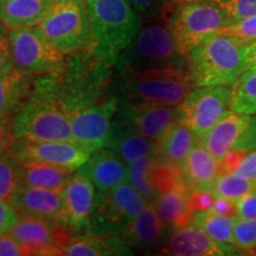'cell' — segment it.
<instances>
[{"label": "cell", "instance_id": "cell-12", "mask_svg": "<svg viewBox=\"0 0 256 256\" xmlns=\"http://www.w3.org/2000/svg\"><path fill=\"white\" fill-rule=\"evenodd\" d=\"M12 152L18 160L46 162L76 172L87 162L92 151L74 140L26 142L16 140Z\"/></svg>", "mask_w": 256, "mask_h": 256}, {"label": "cell", "instance_id": "cell-25", "mask_svg": "<svg viewBox=\"0 0 256 256\" xmlns=\"http://www.w3.org/2000/svg\"><path fill=\"white\" fill-rule=\"evenodd\" d=\"M55 0H2L0 20L6 28L36 26Z\"/></svg>", "mask_w": 256, "mask_h": 256}, {"label": "cell", "instance_id": "cell-30", "mask_svg": "<svg viewBox=\"0 0 256 256\" xmlns=\"http://www.w3.org/2000/svg\"><path fill=\"white\" fill-rule=\"evenodd\" d=\"M156 160V153L134 160L127 165V180L136 188L148 203H153L159 192L151 180V171Z\"/></svg>", "mask_w": 256, "mask_h": 256}, {"label": "cell", "instance_id": "cell-41", "mask_svg": "<svg viewBox=\"0 0 256 256\" xmlns=\"http://www.w3.org/2000/svg\"><path fill=\"white\" fill-rule=\"evenodd\" d=\"M25 254L24 248L11 232L0 236V256H20Z\"/></svg>", "mask_w": 256, "mask_h": 256}, {"label": "cell", "instance_id": "cell-6", "mask_svg": "<svg viewBox=\"0 0 256 256\" xmlns=\"http://www.w3.org/2000/svg\"><path fill=\"white\" fill-rule=\"evenodd\" d=\"M229 24L228 16L215 0L177 4L166 22L185 56L194 46L220 34V30Z\"/></svg>", "mask_w": 256, "mask_h": 256}, {"label": "cell", "instance_id": "cell-20", "mask_svg": "<svg viewBox=\"0 0 256 256\" xmlns=\"http://www.w3.org/2000/svg\"><path fill=\"white\" fill-rule=\"evenodd\" d=\"M191 192L192 188L183 177L177 185L159 194L156 198L153 204L166 226L178 229L190 224L194 214L190 204Z\"/></svg>", "mask_w": 256, "mask_h": 256}, {"label": "cell", "instance_id": "cell-44", "mask_svg": "<svg viewBox=\"0 0 256 256\" xmlns=\"http://www.w3.org/2000/svg\"><path fill=\"white\" fill-rule=\"evenodd\" d=\"M210 210L212 212L220 214V215L238 217V200L224 197H216Z\"/></svg>", "mask_w": 256, "mask_h": 256}, {"label": "cell", "instance_id": "cell-32", "mask_svg": "<svg viewBox=\"0 0 256 256\" xmlns=\"http://www.w3.org/2000/svg\"><path fill=\"white\" fill-rule=\"evenodd\" d=\"M18 186V159L12 151L0 153V198L11 203Z\"/></svg>", "mask_w": 256, "mask_h": 256}, {"label": "cell", "instance_id": "cell-33", "mask_svg": "<svg viewBox=\"0 0 256 256\" xmlns=\"http://www.w3.org/2000/svg\"><path fill=\"white\" fill-rule=\"evenodd\" d=\"M232 246L240 254L254 255L256 249V218L236 217L232 232Z\"/></svg>", "mask_w": 256, "mask_h": 256}, {"label": "cell", "instance_id": "cell-42", "mask_svg": "<svg viewBox=\"0 0 256 256\" xmlns=\"http://www.w3.org/2000/svg\"><path fill=\"white\" fill-rule=\"evenodd\" d=\"M234 174L243 178L256 179V150L243 156L241 162L234 171Z\"/></svg>", "mask_w": 256, "mask_h": 256}, {"label": "cell", "instance_id": "cell-19", "mask_svg": "<svg viewBox=\"0 0 256 256\" xmlns=\"http://www.w3.org/2000/svg\"><path fill=\"white\" fill-rule=\"evenodd\" d=\"M166 224L160 218L153 203L127 226L121 238L130 249L151 250L158 247L165 235Z\"/></svg>", "mask_w": 256, "mask_h": 256}, {"label": "cell", "instance_id": "cell-48", "mask_svg": "<svg viewBox=\"0 0 256 256\" xmlns=\"http://www.w3.org/2000/svg\"><path fill=\"white\" fill-rule=\"evenodd\" d=\"M0 2H2V0H0Z\"/></svg>", "mask_w": 256, "mask_h": 256}, {"label": "cell", "instance_id": "cell-24", "mask_svg": "<svg viewBox=\"0 0 256 256\" xmlns=\"http://www.w3.org/2000/svg\"><path fill=\"white\" fill-rule=\"evenodd\" d=\"M75 172L46 162L18 160L19 185L62 191Z\"/></svg>", "mask_w": 256, "mask_h": 256}, {"label": "cell", "instance_id": "cell-38", "mask_svg": "<svg viewBox=\"0 0 256 256\" xmlns=\"http://www.w3.org/2000/svg\"><path fill=\"white\" fill-rule=\"evenodd\" d=\"M142 17H156L165 5V0H127Z\"/></svg>", "mask_w": 256, "mask_h": 256}, {"label": "cell", "instance_id": "cell-31", "mask_svg": "<svg viewBox=\"0 0 256 256\" xmlns=\"http://www.w3.org/2000/svg\"><path fill=\"white\" fill-rule=\"evenodd\" d=\"M256 188V179L238 177L234 174H220L211 185V191L216 197L236 200L254 191Z\"/></svg>", "mask_w": 256, "mask_h": 256}, {"label": "cell", "instance_id": "cell-2", "mask_svg": "<svg viewBox=\"0 0 256 256\" xmlns=\"http://www.w3.org/2000/svg\"><path fill=\"white\" fill-rule=\"evenodd\" d=\"M95 52L115 64L142 26V17L127 0H84Z\"/></svg>", "mask_w": 256, "mask_h": 256}, {"label": "cell", "instance_id": "cell-15", "mask_svg": "<svg viewBox=\"0 0 256 256\" xmlns=\"http://www.w3.org/2000/svg\"><path fill=\"white\" fill-rule=\"evenodd\" d=\"M60 194L64 224L76 232H89L96 197L92 179L83 172L76 171Z\"/></svg>", "mask_w": 256, "mask_h": 256}, {"label": "cell", "instance_id": "cell-26", "mask_svg": "<svg viewBox=\"0 0 256 256\" xmlns=\"http://www.w3.org/2000/svg\"><path fill=\"white\" fill-rule=\"evenodd\" d=\"M34 78L14 68L0 74V114L16 113L34 90Z\"/></svg>", "mask_w": 256, "mask_h": 256}, {"label": "cell", "instance_id": "cell-3", "mask_svg": "<svg viewBox=\"0 0 256 256\" xmlns=\"http://www.w3.org/2000/svg\"><path fill=\"white\" fill-rule=\"evenodd\" d=\"M118 76L166 68H188L186 56L179 49L168 25L142 26L115 60Z\"/></svg>", "mask_w": 256, "mask_h": 256}, {"label": "cell", "instance_id": "cell-1", "mask_svg": "<svg viewBox=\"0 0 256 256\" xmlns=\"http://www.w3.org/2000/svg\"><path fill=\"white\" fill-rule=\"evenodd\" d=\"M16 140H74L70 115L44 76H36L34 90L12 115Z\"/></svg>", "mask_w": 256, "mask_h": 256}, {"label": "cell", "instance_id": "cell-45", "mask_svg": "<svg viewBox=\"0 0 256 256\" xmlns=\"http://www.w3.org/2000/svg\"><path fill=\"white\" fill-rule=\"evenodd\" d=\"M244 72H256V40L243 44Z\"/></svg>", "mask_w": 256, "mask_h": 256}, {"label": "cell", "instance_id": "cell-46", "mask_svg": "<svg viewBox=\"0 0 256 256\" xmlns=\"http://www.w3.org/2000/svg\"><path fill=\"white\" fill-rule=\"evenodd\" d=\"M172 4H180V2H197V0H170Z\"/></svg>", "mask_w": 256, "mask_h": 256}, {"label": "cell", "instance_id": "cell-10", "mask_svg": "<svg viewBox=\"0 0 256 256\" xmlns=\"http://www.w3.org/2000/svg\"><path fill=\"white\" fill-rule=\"evenodd\" d=\"M232 87H194L178 104V121L202 139L217 122L229 114Z\"/></svg>", "mask_w": 256, "mask_h": 256}, {"label": "cell", "instance_id": "cell-43", "mask_svg": "<svg viewBox=\"0 0 256 256\" xmlns=\"http://www.w3.org/2000/svg\"><path fill=\"white\" fill-rule=\"evenodd\" d=\"M247 152L232 151L218 162V176L234 174Z\"/></svg>", "mask_w": 256, "mask_h": 256}, {"label": "cell", "instance_id": "cell-16", "mask_svg": "<svg viewBox=\"0 0 256 256\" xmlns=\"http://www.w3.org/2000/svg\"><path fill=\"white\" fill-rule=\"evenodd\" d=\"M162 254L174 256H232L241 255L228 243H220L194 224H188L174 229V234L166 240Z\"/></svg>", "mask_w": 256, "mask_h": 256}, {"label": "cell", "instance_id": "cell-28", "mask_svg": "<svg viewBox=\"0 0 256 256\" xmlns=\"http://www.w3.org/2000/svg\"><path fill=\"white\" fill-rule=\"evenodd\" d=\"M236 217L224 216L211 210H197L192 214L191 223L203 229L211 238L220 243L232 244V232Z\"/></svg>", "mask_w": 256, "mask_h": 256}, {"label": "cell", "instance_id": "cell-23", "mask_svg": "<svg viewBox=\"0 0 256 256\" xmlns=\"http://www.w3.org/2000/svg\"><path fill=\"white\" fill-rule=\"evenodd\" d=\"M182 174L192 191H211V185L218 177V162L198 140L185 159Z\"/></svg>", "mask_w": 256, "mask_h": 256}, {"label": "cell", "instance_id": "cell-36", "mask_svg": "<svg viewBox=\"0 0 256 256\" xmlns=\"http://www.w3.org/2000/svg\"><path fill=\"white\" fill-rule=\"evenodd\" d=\"M12 68L14 64H12L10 32L6 31V26L0 20V74L8 72Z\"/></svg>", "mask_w": 256, "mask_h": 256}, {"label": "cell", "instance_id": "cell-39", "mask_svg": "<svg viewBox=\"0 0 256 256\" xmlns=\"http://www.w3.org/2000/svg\"><path fill=\"white\" fill-rule=\"evenodd\" d=\"M14 142L12 115L0 114V153L12 151Z\"/></svg>", "mask_w": 256, "mask_h": 256}, {"label": "cell", "instance_id": "cell-47", "mask_svg": "<svg viewBox=\"0 0 256 256\" xmlns=\"http://www.w3.org/2000/svg\"><path fill=\"white\" fill-rule=\"evenodd\" d=\"M254 255H256V249H255V252H254Z\"/></svg>", "mask_w": 256, "mask_h": 256}, {"label": "cell", "instance_id": "cell-37", "mask_svg": "<svg viewBox=\"0 0 256 256\" xmlns=\"http://www.w3.org/2000/svg\"><path fill=\"white\" fill-rule=\"evenodd\" d=\"M18 220L19 216L12 204L0 198V236L11 232Z\"/></svg>", "mask_w": 256, "mask_h": 256}, {"label": "cell", "instance_id": "cell-4", "mask_svg": "<svg viewBox=\"0 0 256 256\" xmlns=\"http://www.w3.org/2000/svg\"><path fill=\"white\" fill-rule=\"evenodd\" d=\"M194 87L188 68L148 70L115 80L120 104L178 106Z\"/></svg>", "mask_w": 256, "mask_h": 256}, {"label": "cell", "instance_id": "cell-27", "mask_svg": "<svg viewBox=\"0 0 256 256\" xmlns=\"http://www.w3.org/2000/svg\"><path fill=\"white\" fill-rule=\"evenodd\" d=\"M198 142V138L179 121L172 124L158 145V156L182 171L185 159Z\"/></svg>", "mask_w": 256, "mask_h": 256}, {"label": "cell", "instance_id": "cell-29", "mask_svg": "<svg viewBox=\"0 0 256 256\" xmlns=\"http://www.w3.org/2000/svg\"><path fill=\"white\" fill-rule=\"evenodd\" d=\"M230 110L240 114H256V72H243L232 86Z\"/></svg>", "mask_w": 256, "mask_h": 256}, {"label": "cell", "instance_id": "cell-9", "mask_svg": "<svg viewBox=\"0 0 256 256\" xmlns=\"http://www.w3.org/2000/svg\"><path fill=\"white\" fill-rule=\"evenodd\" d=\"M12 64L14 68L32 76L57 72L66 62V55L60 52L40 26L10 28Z\"/></svg>", "mask_w": 256, "mask_h": 256}, {"label": "cell", "instance_id": "cell-35", "mask_svg": "<svg viewBox=\"0 0 256 256\" xmlns=\"http://www.w3.org/2000/svg\"><path fill=\"white\" fill-rule=\"evenodd\" d=\"M228 16L230 23L256 16V0H215Z\"/></svg>", "mask_w": 256, "mask_h": 256}, {"label": "cell", "instance_id": "cell-18", "mask_svg": "<svg viewBox=\"0 0 256 256\" xmlns=\"http://www.w3.org/2000/svg\"><path fill=\"white\" fill-rule=\"evenodd\" d=\"M78 171L87 174L101 192L127 182V164L108 147L92 152L87 162Z\"/></svg>", "mask_w": 256, "mask_h": 256}, {"label": "cell", "instance_id": "cell-7", "mask_svg": "<svg viewBox=\"0 0 256 256\" xmlns=\"http://www.w3.org/2000/svg\"><path fill=\"white\" fill-rule=\"evenodd\" d=\"M38 26L63 55L78 52L92 44L84 0H55Z\"/></svg>", "mask_w": 256, "mask_h": 256}, {"label": "cell", "instance_id": "cell-14", "mask_svg": "<svg viewBox=\"0 0 256 256\" xmlns=\"http://www.w3.org/2000/svg\"><path fill=\"white\" fill-rule=\"evenodd\" d=\"M115 118L158 144L172 124L178 121V106L120 104Z\"/></svg>", "mask_w": 256, "mask_h": 256}, {"label": "cell", "instance_id": "cell-34", "mask_svg": "<svg viewBox=\"0 0 256 256\" xmlns=\"http://www.w3.org/2000/svg\"><path fill=\"white\" fill-rule=\"evenodd\" d=\"M220 34L236 38L241 43L256 40V16L232 22L220 30Z\"/></svg>", "mask_w": 256, "mask_h": 256}, {"label": "cell", "instance_id": "cell-17", "mask_svg": "<svg viewBox=\"0 0 256 256\" xmlns=\"http://www.w3.org/2000/svg\"><path fill=\"white\" fill-rule=\"evenodd\" d=\"M19 217L38 216L63 222V198L60 191L19 185L11 200Z\"/></svg>", "mask_w": 256, "mask_h": 256}, {"label": "cell", "instance_id": "cell-8", "mask_svg": "<svg viewBox=\"0 0 256 256\" xmlns=\"http://www.w3.org/2000/svg\"><path fill=\"white\" fill-rule=\"evenodd\" d=\"M148 202L130 182H124L108 191H98L95 197L89 232L98 236L122 235L127 226Z\"/></svg>", "mask_w": 256, "mask_h": 256}, {"label": "cell", "instance_id": "cell-11", "mask_svg": "<svg viewBox=\"0 0 256 256\" xmlns=\"http://www.w3.org/2000/svg\"><path fill=\"white\" fill-rule=\"evenodd\" d=\"M119 107V98L114 92L101 100L74 110L70 114L74 142L84 145L92 152L106 147Z\"/></svg>", "mask_w": 256, "mask_h": 256}, {"label": "cell", "instance_id": "cell-13", "mask_svg": "<svg viewBox=\"0 0 256 256\" xmlns=\"http://www.w3.org/2000/svg\"><path fill=\"white\" fill-rule=\"evenodd\" d=\"M66 226L60 220L38 216L19 217L11 230L26 255H60V248L69 241Z\"/></svg>", "mask_w": 256, "mask_h": 256}, {"label": "cell", "instance_id": "cell-5", "mask_svg": "<svg viewBox=\"0 0 256 256\" xmlns=\"http://www.w3.org/2000/svg\"><path fill=\"white\" fill-rule=\"evenodd\" d=\"M243 44L234 37L217 34L188 50V68L196 87H232L244 72Z\"/></svg>", "mask_w": 256, "mask_h": 256}, {"label": "cell", "instance_id": "cell-22", "mask_svg": "<svg viewBox=\"0 0 256 256\" xmlns=\"http://www.w3.org/2000/svg\"><path fill=\"white\" fill-rule=\"evenodd\" d=\"M132 249L118 235L98 236L87 232L70 238L60 248V255L69 256H108L130 255Z\"/></svg>", "mask_w": 256, "mask_h": 256}, {"label": "cell", "instance_id": "cell-21", "mask_svg": "<svg viewBox=\"0 0 256 256\" xmlns=\"http://www.w3.org/2000/svg\"><path fill=\"white\" fill-rule=\"evenodd\" d=\"M106 147L113 150L127 165L142 156L154 154L158 151L156 142L136 132L115 116Z\"/></svg>", "mask_w": 256, "mask_h": 256}, {"label": "cell", "instance_id": "cell-40", "mask_svg": "<svg viewBox=\"0 0 256 256\" xmlns=\"http://www.w3.org/2000/svg\"><path fill=\"white\" fill-rule=\"evenodd\" d=\"M216 196L212 194V191L209 190H196L191 192L190 204L192 211L197 210H210L215 202Z\"/></svg>", "mask_w": 256, "mask_h": 256}]
</instances>
